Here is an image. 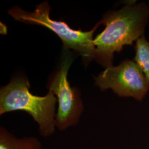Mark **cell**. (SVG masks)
Masks as SVG:
<instances>
[{
  "label": "cell",
  "mask_w": 149,
  "mask_h": 149,
  "mask_svg": "<svg viewBox=\"0 0 149 149\" xmlns=\"http://www.w3.org/2000/svg\"><path fill=\"white\" fill-rule=\"evenodd\" d=\"M73 58L69 52L63 56L58 70L50 82L48 88L56 96L58 108L55 116V127L61 131L78 124L84 111V105L79 91L72 87L68 80Z\"/></svg>",
  "instance_id": "obj_4"
},
{
  "label": "cell",
  "mask_w": 149,
  "mask_h": 149,
  "mask_svg": "<svg viewBox=\"0 0 149 149\" xmlns=\"http://www.w3.org/2000/svg\"><path fill=\"white\" fill-rule=\"evenodd\" d=\"M0 149H43V145L35 136L18 138L4 127H1Z\"/></svg>",
  "instance_id": "obj_6"
},
{
  "label": "cell",
  "mask_w": 149,
  "mask_h": 149,
  "mask_svg": "<svg viewBox=\"0 0 149 149\" xmlns=\"http://www.w3.org/2000/svg\"><path fill=\"white\" fill-rule=\"evenodd\" d=\"M51 7L47 2L37 6L35 10L29 12L24 11L19 7H14L8 13L18 21L26 24H37L48 28L56 34L64 43L66 49H72L80 54L84 61L88 64L96 56V49L93 44V36L102 21L97 23L93 28L88 32L74 30L65 22L56 21L50 18Z\"/></svg>",
  "instance_id": "obj_3"
},
{
  "label": "cell",
  "mask_w": 149,
  "mask_h": 149,
  "mask_svg": "<svg viewBox=\"0 0 149 149\" xmlns=\"http://www.w3.org/2000/svg\"><path fill=\"white\" fill-rule=\"evenodd\" d=\"M149 21V7L145 2L129 3L107 13L101 21L106 27L93 40L95 60L106 68L112 66L114 53H120L124 45L132 46L144 35Z\"/></svg>",
  "instance_id": "obj_1"
},
{
  "label": "cell",
  "mask_w": 149,
  "mask_h": 149,
  "mask_svg": "<svg viewBox=\"0 0 149 149\" xmlns=\"http://www.w3.org/2000/svg\"><path fill=\"white\" fill-rule=\"evenodd\" d=\"M27 78H14L0 90V115L23 111L32 116L39 125L41 136L48 138L55 131V107L58 100L52 91L45 96H35L29 91Z\"/></svg>",
  "instance_id": "obj_2"
},
{
  "label": "cell",
  "mask_w": 149,
  "mask_h": 149,
  "mask_svg": "<svg viewBox=\"0 0 149 149\" xmlns=\"http://www.w3.org/2000/svg\"><path fill=\"white\" fill-rule=\"evenodd\" d=\"M95 84L101 91L111 88L118 96L143 100L149 85L142 71L134 60L126 59L117 66L106 68L96 77Z\"/></svg>",
  "instance_id": "obj_5"
},
{
  "label": "cell",
  "mask_w": 149,
  "mask_h": 149,
  "mask_svg": "<svg viewBox=\"0 0 149 149\" xmlns=\"http://www.w3.org/2000/svg\"><path fill=\"white\" fill-rule=\"evenodd\" d=\"M134 61L143 72L149 85V41L142 36L136 41Z\"/></svg>",
  "instance_id": "obj_7"
}]
</instances>
